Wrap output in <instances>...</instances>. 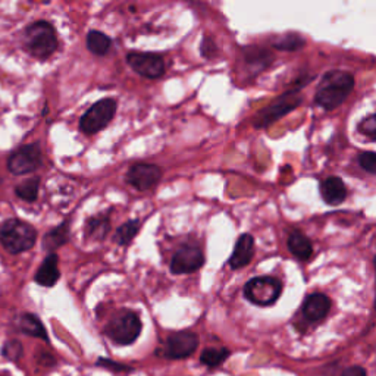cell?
<instances>
[{
  "mask_svg": "<svg viewBox=\"0 0 376 376\" xmlns=\"http://www.w3.org/2000/svg\"><path fill=\"white\" fill-rule=\"evenodd\" d=\"M38 188H40V180L29 178L15 187V194L24 201H36L38 197Z\"/></svg>",
  "mask_w": 376,
  "mask_h": 376,
  "instance_id": "d4e9b609",
  "label": "cell"
},
{
  "mask_svg": "<svg viewBox=\"0 0 376 376\" xmlns=\"http://www.w3.org/2000/svg\"><path fill=\"white\" fill-rule=\"evenodd\" d=\"M116 113V102L113 99H102L94 103L90 109L81 116L79 130L87 136L97 134L112 123Z\"/></svg>",
  "mask_w": 376,
  "mask_h": 376,
  "instance_id": "52a82bcc",
  "label": "cell"
},
{
  "mask_svg": "<svg viewBox=\"0 0 376 376\" xmlns=\"http://www.w3.org/2000/svg\"><path fill=\"white\" fill-rule=\"evenodd\" d=\"M244 61L249 63V66L254 70V72H262L266 70L274 62V56L269 50L256 47V46H249L244 49Z\"/></svg>",
  "mask_w": 376,
  "mask_h": 376,
  "instance_id": "d6986e66",
  "label": "cell"
},
{
  "mask_svg": "<svg viewBox=\"0 0 376 376\" xmlns=\"http://www.w3.org/2000/svg\"><path fill=\"white\" fill-rule=\"evenodd\" d=\"M143 331L140 316L124 308L116 312L104 327V335L118 345H131L137 341Z\"/></svg>",
  "mask_w": 376,
  "mask_h": 376,
  "instance_id": "3957f363",
  "label": "cell"
},
{
  "mask_svg": "<svg viewBox=\"0 0 376 376\" xmlns=\"http://www.w3.org/2000/svg\"><path fill=\"white\" fill-rule=\"evenodd\" d=\"M109 230V214H97V217H93L86 222L84 233L88 241H102L106 238Z\"/></svg>",
  "mask_w": 376,
  "mask_h": 376,
  "instance_id": "ffe728a7",
  "label": "cell"
},
{
  "mask_svg": "<svg viewBox=\"0 0 376 376\" xmlns=\"http://www.w3.org/2000/svg\"><path fill=\"white\" fill-rule=\"evenodd\" d=\"M287 246H288V250H290V253L292 254V256L295 259L301 260V262L308 260L313 254V244H312L311 238H308L307 235H304L299 230H295V231H292L290 234L288 241H287Z\"/></svg>",
  "mask_w": 376,
  "mask_h": 376,
  "instance_id": "e0dca14e",
  "label": "cell"
},
{
  "mask_svg": "<svg viewBox=\"0 0 376 376\" xmlns=\"http://www.w3.org/2000/svg\"><path fill=\"white\" fill-rule=\"evenodd\" d=\"M282 294L281 281L274 276H254L244 285V297L254 306L269 307Z\"/></svg>",
  "mask_w": 376,
  "mask_h": 376,
  "instance_id": "8992f818",
  "label": "cell"
},
{
  "mask_svg": "<svg viewBox=\"0 0 376 376\" xmlns=\"http://www.w3.org/2000/svg\"><path fill=\"white\" fill-rule=\"evenodd\" d=\"M2 376H3V375H2Z\"/></svg>",
  "mask_w": 376,
  "mask_h": 376,
  "instance_id": "e575fe53",
  "label": "cell"
},
{
  "mask_svg": "<svg viewBox=\"0 0 376 376\" xmlns=\"http://www.w3.org/2000/svg\"><path fill=\"white\" fill-rule=\"evenodd\" d=\"M306 45V40L300 34H285L279 37L275 42V47L278 50H284V52H294V50H300Z\"/></svg>",
  "mask_w": 376,
  "mask_h": 376,
  "instance_id": "484cf974",
  "label": "cell"
},
{
  "mask_svg": "<svg viewBox=\"0 0 376 376\" xmlns=\"http://www.w3.org/2000/svg\"><path fill=\"white\" fill-rule=\"evenodd\" d=\"M37 241L36 228L21 219H8L0 226V243L10 254H19L34 247Z\"/></svg>",
  "mask_w": 376,
  "mask_h": 376,
  "instance_id": "277c9868",
  "label": "cell"
},
{
  "mask_svg": "<svg viewBox=\"0 0 376 376\" xmlns=\"http://www.w3.org/2000/svg\"><path fill=\"white\" fill-rule=\"evenodd\" d=\"M198 335L191 331H178L169 334L165 341L164 350L156 354H162L171 360H180L190 357L198 347Z\"/></svg>",
  "mask_w": 376,
  "mask_h": 376,
  "instance_id": "9c48e42d",
  "label": "cell"
},
{
  "mask_svg": "<svg viewBox=\"0 0 376 376\" xmlns=\"http://www.w3.org/2000/svg\"><path fill=\"white\" fill-rule=\"evenodd\" d=\"M254 256V238L250 234L240 235L237 240L234 251L230 258V266L234 271L241 269V267L247 266Z\"/></svg>",
  "mask_w": 376,
  "mask_h": 376,
  "instance_id": "5bb4252c",
  "label": "cell"
},
{
  "mask_svg": "<svg viewBox=\"0 0 376 376\" xmlns=\"http://www.w3.org/2000/svg\"><path fill=\"white\" fill-rule=\"evenodd\" d=\"M56 253H50L49 256L45 259L42 266L38 267V271L34 276V281L38 285L42 287H53L56 285V282L61 278V271H59V260H58Z\"/></svg>",
  "mask_w": 376,
  "mask_h": 376,
  "instance_id": "2e32d148",
  "label": "cell"
},
{
  "mask_svg": "<svg viewBox=\"0 0 376 376\" xmlns=\"http://www.w3.org/2000/svg\"><path fill=\"white\" fill-rule=\"evenodd\" d=\"M0 354L9 361H18L24 354L22 344L18 340H9L3 344L2 350H0Z\"/></svg>",
  "mask_w": 376,
  "mask_h": 376,
  "instance_id": "4316f807",
  "label": "cell"
},
{
  "mask_svg": "<svg viewBox=\"0 0 376 376\" xmlns=\"http://www.w3.org/2000/svg\"><path fill=\"white\" fill-rule=\"evenodd\" d=\"M322 200L329 206H338L347 197V187L340 177H328L320 182Z\"/></svg>",
  "mask_w": 376,
  "mask_h": 376,
  "instance_id": "9a60e30c",
  "label": "cell"
},
{
  "mask_svg": "<svg viewBox=\"0 0 376 376\" xmlns=\"http://www.w3.org/2000/svg\"><path fill=\"white\" fill-rule=\"evenodd\" d=\"M96 365L115 373H131L134 370L131 366H127L124 363H118V361H113L112 359H106V357H99Z\"/></svg>",
  "mask_w": 376,
  "mask_h": 376,
  "instance_id": "f1b7e54d",
  "label": "cell"
},
{
  "mask_svg": "<svg viewBox=\"0 0 376 376\" xmlns=\"http://www.w3.org/2000/svg\"><path fill=\"white\" fill-rule=\"evenodd\" d=\"M357 130L361 136L376 141V113L368 115L366 118L361 119L357 125Z\"/></svg>",
  "mask_w": 376,
  "mask_h": 376,
  "instance_id": "83f0119b",
  "label": "cell"
},
{
  "mask_svg": "<svg viewBox=\"0 0 376 376\" xmlns=\"http://www.w3.org/2000/svg\"><path fill=\"white\" fill-rule=\"evenodd\" d=\"M127 62L139 75L156 79L165 74V61L157 53L131 52L127 55Z\"/></svg>",
  "mask_w": 376,
  "mask_h": 376,
  "instance_id": "30bf717a",
  "label": "cell"
},
{
  "mask_svg": "<svg viewBox=\"0 0 376 376\" xmlns=\"http://www.w3.org/2000/svg\"><path fill=\"white\" fill-rule=\"evenodd\" d=\"M24 47L37 59H47L58 49L56 30L47 21H36L26 26L24 34Z\"/></svg>",
  "mask_w": 376,
  "mask_h": 376,
  "instance_id": "7a4b0ae2",
  "label": "cell"
},
{
  "mask_svg": "<svg viewBox=\"0 0 376 376\" xmlns=\"http://www.w3.org/2000/svg\"><path fill=\"white\" fill-rule=\"evenodd\" d=\"M205 265V254L196 244H184L173 254L171 260V272L175 275L193 274Z\"/></svg>",
  "mask_w": 376,
  "mask_h": 376,
  "instance_id": "8fae6325",
  "label": "cell"
},
{
  "mask_svg": "<svg viewBox=\"0 0 376 376\" xmlns=\"http://www.w3.org/2000/svg\"><path fill=\"white\" fill-rule=\"evenodd\" d=\"M341 376H368L366 370L360 366H352V368H347Z\"/></svg>",
  "mask_w": 376,
  "mask_h": 376,
  "instance_id": "d6a6232c",
  "label": "cell"
},
{
  "mask_svg": "<svg viewBox=\"0 0 376 376\" xmlns=\"http://www.w3.org/2000/svg\"><path fill=\"white\" fill-rule=\"evenodd\" d=\"M373 265H375V274H376V256L373 259ZM375 311H376V297H375Z\"/></svg>",
  "mask_w": 376,
  "mask_h": 376,
  "instance_id": "836d02e7",
  "label": "cell"
},
{
  "mask_svg": "<svg viewBox=\"0 0 376 376\" xmlns=\"http://www.w3.org/2000/svg\"><path fill=\"white\" fill-rule=\"evenodd\" d=\"M37 361H38L40 365L46 366V368H50V366H53V365H56V359L53 357L52 354H49V353H42V354H38V356H37Z\"/></svg>",
  "mask_w": 376,
  "mask_h": 376,
  "instance_id": "1f68e13d",
  "label": "cell"
},
{
  "mask_svg": "<svg viewBox=\"0 0 376 376\" xmlns=\"http://www.w3.org/2000/svg\"><path fill=\"white\" fill-rule=\"evenodd\" d=\"M141 222L139 219H131L125 222L124 225H120L116 234H115V241L119 246H128L131 241L136 238V235L140 233Z\"/></svg>",
  "mask_w": 376,
  "mask_h": 376,
  "instance_id": "cb8c5ba5",
  "label": "cell"
},
{
  "mask_svg": "<svg viewBox=\"0 0 376 376\" xmlns=\"http://www.w3.org/2000/svg\"><path fill=\"white\" fill-rule=\"evenodd\" d=\"M70 241V221H63L59 226L50 230L45 238H43V247L50 251L55 253L59 247L65 246Z\"/></svg>",
  "mask_w": 376,
  "mask_h": 376,
  "instance_id": "44dd1931",
  "label": "cell"
},
{
  "mask_svg": "<svg viewBox=\"0 0 376 376\" xmlns=\"http://www.w3.org/2000/svg\"><path fill=\"white\" fill-rule=\"evenodd\" d=\"M217 52H218V47H217V45H214L213 38L209 36H205L203 40H201V45H200L201 56L206 58V59H212L214 55H217Z\"/></svg>",
  "mask_w": 376,
  "mask_h": 376,
  "instance_id": "4dcf8cb0",
  "label": "cell"
},
{
  "mask_svg": "<svg viewBox=\"0 0 376 376\" xmlns=\"http://www.w3.org/2000/svg\"><path fill=\"white\" fill-rule=\"evenodd\" d=\"M331 311V299L324 292L308 294L303 301L301 313L308 322L324 320Z\"/></svg>",
  "mask_w": 376,
  "mask_h": 376,
  "instance_id": "4fadbf2b",
  "label": "cell"
},
{
  "mask_svg": "<svg viewBox=\"0 0 376 376\" xmlns=\"http://www.w3.org/2000/svg\"><path fill=\"white\" fill-rule=\"evenodd\" d=\"M162 177V169L153 164H136L127 172V182L137 188L140 191H146L153 188Z\"/></svg>",
  "mask_w": 376,
  "mask_h": 376,
  "instance_id": "7c38bea8",
  "label": "cell"
},
{
  "mask_svg": "<svg viewBox=\"0 0 376 376\" xmlns=\"http://www.w3.org/2000/svg\"><path fill=\"white\" fill-rule=\"evenodd\" d=\"M354 88V77L341 70H332L324 74L316 88L315 103L325 111H334L341 106Z\"/></svg>",
  "mask_w": 376,
  "mask_h": 376,
  "instance_id": "6da1fadb",
  "label": "cell"
},
{
  "mask_svg": "<svg viewBox=\"0 0 376 376\" xmlns=\"http://www.w3.org/2000/svg\"><path fill=\"white\" fill-rule=\"evenodd\" d=\"M43 164L40 144H25L13 150L8 157V169L13 175H26L37 171Z\"/></svg>",
  "mask_w": 376,
  "mask_h": 376,
  "instance_id": "ba28073f",
  "label": "cell"
},
{
  "mask_svg": "<svg viewBox=\"0 0 376 376\" xmlns=\"http://www.w3.org/2000/svg\"><path fill=\"white\" fill-rule=\"evenodd\" d=\"M86 45L87 49L96 56H104L111 52L112 47V40L107 37L104 33L97 31V30H91L87 34L86 38Z\"/></svg>",
  "mask_w": 376,
  "mask_h": 376,
  "instance_id": "7402d4cb",
  "label": "cell"
},
{
  "mask_svg": "<svg viewBox=\"0 0 376 376\" xmlns=\"http://www.w3.org/2000/svg\"><path fill=\"white\" fill-rule=\"evenodd\" d=\"M359 165L368 173L376 175V152H361L357 157Z\"/></svg>",
  "mask_w": 376,
  "mask_h": 376,
  "instance_id": "f546056e",
  "label": "cell"
},
{
  "mask_svg": "<svg viewBox=\"0 0 376 376\" xmlns=\"http://www.w3.org/2000/svg\"><path fill=\"white\" fill-rule=\"evenodd\" d=\"M17 328L24 335H29V337L34 338H42L46 343H49V335L45 325L42 324V320L33 313L19 315L17 319Z\"/></svg>",
  "mask_w": 376,
  "mask_h": 376,
  "instance_id": "ac0fdd59",
  "label": "cell"
},
{
  "mask_svg": "<svg viewBox=\"0 0 376 376\" xmlns=\"http://www.w3.org/2000/svg\"><path fill=\"white\" fill-rule=\"evenodd\" d=\"M230 356H231V352L225 347H209L201 352L200 363L213 369V368H218L222 363H225L226 359Z\"/></svg>",
  "mask_w": 376,
  "mask_h": 376,
  "instance_id": "603a6c76",
  "label": "cell"
},
{
  "mask_svg": "<svg viewBox=\"0 0 376 376\" xmlns=\"http://www.w3.org/2000/svg\"><path fill=\"white\" fill-rule=\"evenodd\" d=\"M301 87V86H300ZM300 87H294L284 94H281L272 103L260 109L253 119V127L256 130H265L274 125L282 116L288 115L301 104L303 99L300 96Z\"/></svg>",
  "mask_w": 376,
  "mask_h": 376,
  "instance_id": "5b68a950",
  "label": "cell"
}]
</instances>
